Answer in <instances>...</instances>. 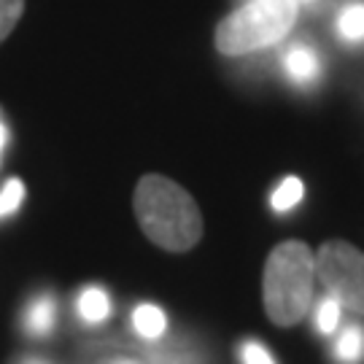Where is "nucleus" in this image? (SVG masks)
<instances>
[{"instance_id": "obj_1", "label": "nucleus", "mask_w": 364, "mask_h": 364, "mask_svg": "<svg viewBox=\"0 0 364 364\" xmlns=\"http://www.w3.org/2000/svg\"><path fill=\"white\" fill-rule=\"evenodd\" d=\"M132 210L146 237L165 251L183 254L203 237V213L195 197L165 176L151 173L138 181Z\"/></svg>"}, {"instance_id": "obj_2", "label": "nucleus", "mask_w": 364, "mask_h": 364, "mask_svg": "<svg viewBox=\"0 0 364 364\" xmlns=\"http://www.w3.org/2000/svg\"><path fill=\"white\" fill-rule=\"evenodd\" d=\"M316 281V254L302 240L278 243L262 273V302L275 326H294L308 313Z\"/></svg>"}, {"instance_id": "obj_3", "label": "nucleus", "mask_w": 364, "mask_h": 364, "mask_svg": "<svg viewBox=\"0 0 364 364\" xmlns=\"http://www.w3.org/2000/svg\"><path fill=\"white\" fill-rule=\"evenodd\" d=\"M299 16L297 0H248L216 27V49L224 57H243L287 38Z\"/></svg>"}, {"instance_id": "obj_4", "label": "nucleus", "mask_w": 364, "mask_h": 364, "mask_svg": "<svg viewBox=\"0 0 364 364\" xmlns=\"http://www.w3.org/2000/svg\"><path fill=\"white\" fill-rule=\"evenodd\" d=\"M316 278L343 308L364 316V251L346 240H329L316 251Z\"/></svg>"}, {"instance_id": "obj_5", "label": "nucleus", "mask_w": 364, "mask_h": 364, "mask_svg": "<svg viewBox=\"0 0 364 364\" xmlns=\"http://www.w3.org/2000/svg\"><path fill=\"white\" fill-rule=\"evenodd\" d=\"M284 70L294 84H313L321 73V60L311 46H294L284 57Z\"/></svg>"}, {"instance_id": "obj_6", "label": "nucleus", "mask_w": 364, "mask_h": 364, "mask_svg": "<svg viewBox=\"0 0 364 364\" xmlns=\"http://www.w3.org/2000/svg\"><path fill=\"white\" fill-rule=\"evenodd\" d=\"M57 321V305L49 294H41L30 302L25 313V329L30 335H49Z\"/></svg>"}, {"instance_id": "obj_7", "label": "nucleus", "mask_w": 364, "mask_h": 364, "mask_svg": "<svg viewBox=\"0 0 364 364\" xmlns=\"http://www.w3.org/2000/svg\"><path fill=\"white\" fill-rule=\"evenodd\" d=\"M132 326H135V332L141 338L154 340L168 329V316L159 311L156 305H138L135 313H132Z\"/></svg>"}, {"instance_id": "obj_8", "label": "nucleus", "mask_w": 364, "mask_h": 364, "mask_svg": "<svg viewBox=\"0 0 364 364\" xmlns=\"http://www.w3.org/2000/svg\"><path fill=\"white\" fill-rule=\"evenodd\" d=\"M78 313H81L84 321L100 324V321L108 318V313H111V299H108V294H105L103 289L97 287L84 289L81 297H78Z\"/></svg>"}, {"instance_id": "obj_9", "label": "nucleus", "mask_w": 364, "mask_h": 364, "mask_svg": "<svg viewBox=\"0 0 364 364\" xmlns=\"http://www.w3.org/2000/svg\"><path fill=\"white\" fill-rule=\"evenodd\" d=\"M338 33L346 43L364 41V3H348L338 19Z\"/></svg>"}, {"instance_id": "obj_10", "label": "nucleus", "mask_w": 364, "mask_h": 364, "mask_svg": "<svg viewBox=\"0 0 364 364\" xmlns=\"http://www.w3.org/2000/svg\"><path fill=\"white\" fill-rule=\"evenodd\" d=\"M338 359L343 364H359L364 359V332L359 326H346L338 340Z\"/></svg>"}, {"instance_id": "obj_11", "label": "nucleus", "mask_w": 364, "mask_h": 364, "mask_svg": "<svg viewBox=\"0 0 364 364\" xmlns=\"http://www.w3.org/2000/svg\"><path fill=\"white\" fill-rule=\"evenodd\" d=\"M302 195H305V186H302V181H299V178H294V176H289L287 181L275 189L273 208L278 210V213H284V210L294 208L299 200H302Z\"/></svg>"}, {"instance_id": "obj_12", "label": "nucleus", "mask_w": 364, "mask_h": 364, "mask_svg": "<svg viewBox=\"0 0 364 364\" xmlns=\"http://www.w3.org/2000/svg\"><path fill=\"white\" fill-rule=\"evenodd\" d=\"M340 313H343V305H340L335 297H329V294H326V299H321V302H318V311H316V324H318V329H321L324 335H332V332L338 329Z\"/></svg>"}, {"instance_id": "obj_13", "label": "nucleus", "mask_w": 364, "mask_h": 364, "mask_svg": "<svg viewBox=\"0 0 364 364\" xmlns=\"http://www.w3.org/2000/svg\"><path fill=\"white\" fill-rule=\"evenodd\" d=\"M25 0H0V43L14 33L16 22L22 19Z\"/></svg>"}, {"instance_id": "obj_14", "label": "nucleus", "mask_w": 364, "mask_h": 364, "mask_svg": "<svg viewBox=\"0 0 364 364\" xmlns=\"http://www.w3.org/2000/svg\"><path fill=\"white\" fill-rule=\"evenodd\" d=\"M22 200H25V183L19 178L6 181L3 192H0V219H6V216H11L14 210H19Z\"/></svg>"}, {"instance_id": "obj_15", "label": "nucleus", "mask_w": 364, "mask_h": 364, "mask_svg": "<svg viewBox=\"0 0 364 364\" xmlns=\"http://www.w3.org/2000/svg\"><path fill=\"white\" fill-rule=\"evenodd\" d=\"M240 362L243 364H275L273 356L267 353V348L257 343V340H246L240 343Z\"/></svg>"}, {"instance_id": "obj_16", "label": "nucleus", "mask_w": 364, "mask_h": 364, "mask_svg": "<svg viewBox=\"0 0 364 364\" xmlns=\"http://www.w3.org/2000/svg\"><path fill=\"white\" fill-rule=\"evenodd\" d=\"M9 144V127L3 124V119H0V156H3V149Z\"/></svg>"}, {"instance_id": "obj_17", "label": "nucleus", "mask_w": 364, "mask_h": 364, "mask_svg": "<svg viewBox=\"0 0 364 364\" xmlns=\"http://www.w3.org/2000/svg\"><path fill=\"white\" fill-rule=\"evenodd\" d=\"M19 364H49L46 359H25V362H19Z\"/></svg>"}, {"instance_id": "obj_18", "label": "nucleus", "mask_w": 364, "mask_h": 364, "mask_svg": "<svg viewBox=\"0 0 364 364\" xmlns=\"http://www.w3.org/2000/svg\"><path fill=\"white\" fill-rule=\"evenodd\" d=\"M297 3H313V0H297Z\"/></svg>"}, {"instance_id": "obj_19", "label": "nucleus", "mask_w": 364, "mask_h": 364, "mask_svg": "<svg viewBox=\"0 0 364 364\" xmlns=\"http://www.w3.org/2000/svg\"><path fill=\"white\" fill-rule=\"evenodd\" d=\"M127 364H130V362H127Z\"/></svg>"}]
</instances>
